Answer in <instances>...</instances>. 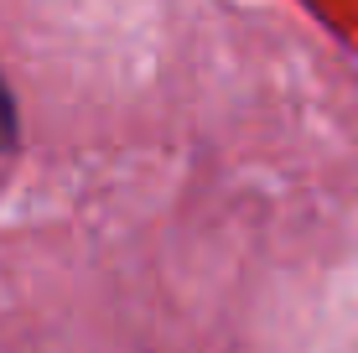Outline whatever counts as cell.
Listing matches in <instances>:
<instances>
[{
  "instance_id": "cell-1",
  "label": "cell",
  "mask_w": 358,
  "mask_h": 353,
  "mask_svg": "<svg viewBox=\"0 0 358 353\" xmlns=\"http://www.w3.org/2000/svg\"><path fill=\"white\" fill-rule=\"evenodd\" d=\"M21 141V109H16V94H10V83L0 78V156L16 151Z\"/></svg>"
}]
</instances>
